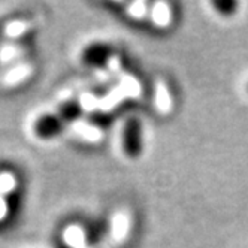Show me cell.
I'll return each mask as SVG.
<instances>
[{"label": "cell", "mask_w": 248, "mask_h": 248, "mask_svg": "<svg viewBox=\"0 0 248 248\" xmlns=\"http://www.w3.org/2000/svg\"><path fill=\"white\" fill-rule=\"evenodd\" d=\"M123 153L129 158H139L144 151V126L138 117H130L124 123L121 132Z\"/></svg>", "instance_id": "obj_1"}, {"label": "cell", "mask_w": 248, "mask_h": 248, "mask_svg": "<svg viewBox=\"0 0 248 248\" xmlns=\"http://www.w3.org/2000/svg\"><path fill=\"white\" fill-rule=\"evenodd\" d=\"M114 54H115V49L112 45L106 42H92L82 49L81 60L87 67L105 69L112 60Z\"/></svg>", "instance_id": "obj_2"}, {"label": "cell", "mask_w": 248, "mask_h": 248, "mask_svg": "<svg viewBox=\"0 0 248 248\" xmlns=\"http://www.w3.org/2000/svg\"><path fill=\"white\" fill-rule=\"evenodd\" d=\"M67 126L57 112H46L36 118L33 124V133L42 140H52L59 138Z\"/></svg>", "instance_id": "obj_3"}, {"label": "cell", "mask_w": 248, "mask_h": 248, "mask_svg": "<svg viewBox=\"0 0 248 248\" xmlns=\"http://www.w3.org/2000/svg\"><path fill=\"white\" fill-rule=\"evenodd\" d=\"M24 187L16 184L5 194V217L15 218L20 214L24 205Z\"/></svg>", "instance_id": "obj_4"}, {"label": "cell", "mask_w": 248, "mask_h": 248, "mask_svg": "<svg viewBox=\"0 0 248 248\" xmlns=\"http://www.w3.org/2000/svg\"><path fill=\"white\" fill-rule=\"evenodd\" d=\"M56 112L63 120L66 126H69V124L78 121L84 115V106L78 99H67L59 105Z\"/></svg>", "instance_id": "obj_5"}, {"label": "cell", "mask_w": 248, "mask_h": 248, "mask_svg": "<svg viewBox=\"0 0 248 248\" xmlns=\"http://www.w3.org/2000/svg\"><path fill=\"white\" fill-rule=\"evenodd\" d=\"M106 232H108V223H106L105 220L93 221L85 229V242L87 244H96L105 236Z\"/></svg>", "instance_id": "obj_6"}, {"label": "cell", "mask_w": 248, "mask_h": 248, "mask_svg": "<svg viewBox=\"0 0 248 248\" xmlns=\"http://www.w3.org/2000/svg\"><path fill=\"white\" fill-rule=\"evenodd\" d=\"M212 6L223 16H232L236 14L239 3L238 2H212Z\"/></svg>", "instance_id": "obj_7"}]
</instances>
